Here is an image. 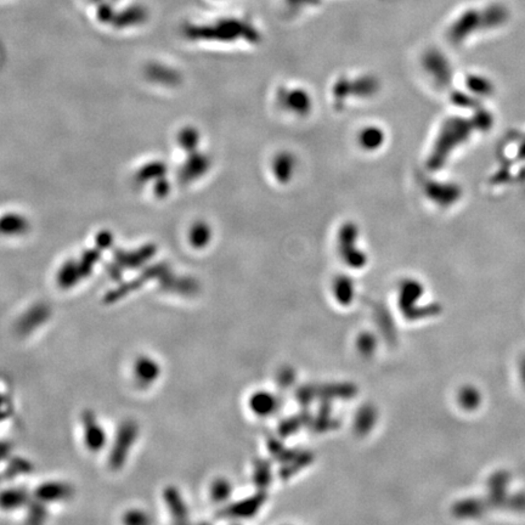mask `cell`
I'll return each instance as SVG.
<instances>
[{
  "mask_svg": "<svg viewBox=\"0 0 525 525\" xmlns=\"http://www.w3.org/2000/svg\"><path fill=\"white\" fill-rule=\"evenodd\" d=\"M80 418L85 448L93 454L100 453L107 444V434L104 426L101 425L97 415L90 410L83 412Z\"/></svg>",
  "mask_w": 525,
  "mask_h": 525,
  "instance_id": "obj_2",
  "label": "cell"
},
{
  "mask_svg": "<svg viewBox=\"0 0 525 525\" xmlns=\"http://www.w3.org/2000/svg\"><path fill=\"white\" fill-rule=\"evenodd\" d=\"M32 501L30 492L25 487H15L5 489L0 492V509L5 512H13L25 509Z\"/></svg>",
  "mask_w": 525,
  "mask_h": 525,
  "instance_id": "obj_7",
  "label": "cell"
},
{
  "mask_svg": "<svg viewBox=\"0 0 525 525\" xmlns=\"http://www.w3.org/2000/svg\"><path fill=\"white\" fill-rule=\"evenodd\" d=\"M162 496H163L164 504H167V509H168L173 519L178 521V523L186 521V519H188V509H186V504H184L180 492H179L177 487H172V485L164 487Z\"/></svg>",
  "mask_w": 525,
  "mask_h": 525,
  "instance_id": "obj_8",
  "label": "cell"
},
{
  "mask_svg": "<svg viewBox=\"0 0 525 525\" xmlns=\"http://www.w3.org/2000/svg\"><path fill=\"white\" fill-rule=\"evenodd\" d=\"M49 318H50V309L47 304H43V303L34 304L33 307H31L28 310L23 313L17 321L16 331L22 336H27L45 324Z\"/></svg>",
  "mask_w": 525,
  "mask_h": 525,
  "instance_id": "obj_5",
  "label": "cell"
},
{
  "mask_svg": "<svg viewBox=\"0 0 525 525\" xmlns=\"http://www.w3.org/2000/svg\"><path fill=\"white\" fill-rule=\"evenodd\" d=\"M283 109L296 114H308L310 112L311 97L303 89H281L278 97Z\"/></svg>",
  "mask_w": 525,
  "mask_h": 525,
  "instance_id": "obj_6",
  "label": "cell"
},
{
  "mask_svg": "<svg viewBox=\"0 0 525 525\" xmlns=\"http://www.w3.org/2000/svg\"><path fill=\"white\" fill-rule=\"evenodd\" d=\"M210 237V229L207 225H197L193 227L191 234V242L196 247H203L208 242Z\"/></svg>",
  "mask_w": 525,
  "mask_h": 525,
  "instance_id": "obj_13",
  "label": "cell"
},
{
  "mask_svg": "<svg viewBox=\"0 0 525 525\" xmlns=\"http://www.w3.org/2000/svg\"><path fill=\"white\" fill-rule=\"evenodd\" d=\"M123 523L128 525H145L151 523V518L143 509H133L123 514Z\"/></svg>",
  "mask_w": 525,
  "mask_h": 525,
  "instance_id": "obj_12",
  "label": "cell"
},
{
  "mask_svg": "<svg viewBox=\"0 0 525 525\" xmlns=\"http://www.w3.org/2000/svg\"><path fill=\"white\" fill-rule=\"evenodd\" d=\"M162 374L160 362L148 355H140L133 364V377L140 388H148L155 384Z\"/></svg>",
  "mask_w": 525,
  "mask_h": 525,
  "instance_id": "obj_3",
  "label": "cell"
},
{
  "mask_svg": "<svg viewBox=\"0 0 525 525\" xmlns=\"http://www.w3.org/2000/svg\"><path fill=\"white\" fill-rule=\"evenodd\" d=\"M139 438V426L134 421H124L118 427L109 455V466L112 471H121Z\"/></svg>",
  "mask_w": 525,
  "mask_h": 525,
  "instance_id": "obj_1",
  "label": "cell"
},
{
  "mask_svg": "<svg viewBox=\"0 0 525 525\" xmlns=\"http://www.w3.org/2000/svg\"><path fill=\"white\" fill-rule=\"evenodd\" d=\"M386 140L384 131L379 126H369L359 135V143L367 151H376L382 146Z\"/></svg>",
  "mask_w": 525,
  "mask_h": 525,
  "instance_id": "obj_11",
  "label": "cell"
},
{
  "mask_svg": "<svg viewBox=\"0 0 525 525\" xmlns=\"http://www.w3.org/2000/svg\"><path fill=\"white\" fill-rule=\"evenodd\" d=\"M296 168H297V161L291 152H280L274 158V174H275V178L282 184H287V183L292 180Z\"/></svg>",
  "mask_w": 525,
  "mask_h": 525,
  "instance_id": "obj_9",
  "label": "cell"
},
{
  "mask_svg": "<svg viewBox=\"0 0 525 525\" xmlns=\"http://www.w3.org/2000/svg\"><path fill=\"white\" fill-rule=\"evenodd\" d=\"M82 278H83V275L80 271V265H77L73 261H68L63 265L58 274V285L63 290H70L72 287L76 286L77 283H80Z\"/></svg>",
  "mask_w": 525,
  "mask_h": 525,
  "instance_id": "obj_10",
  "label": "cell"
},
{
  "mask_svg": "<svg viewBox=\"0 0 525 525\" xmlns=\"http://www.w3.org/2000/svg\"><path fill=\"white\" fill-rule=\"evenodd\" d=\"M73 492L75 490L70 484L59 480H50L36 487L33 499L42 504H54L71 499Z\"/></svg>",
  "mask_w": 525,
  "mask_h": 525,
  "instance_id": "obj_4",
  "label": "cell"
},
{
  "mask_svg": "<svg viewBox=\"0 0 525 525\" xmlns=\"http://www.w3.org/2000/svg\"><path fill=\"white\" fill-rule=\"evenodd\" d=\"M30 511V521L32 523H42L47 518V511H45V504H42L39 501H31V504L27 506Z\"/></svg>",
  "mask_w": 525,
  "mask_h": 525,
  "instance_id": "obj_14",
  "label": "cell"
}]
</instances>
